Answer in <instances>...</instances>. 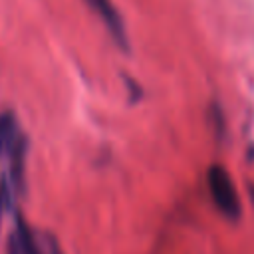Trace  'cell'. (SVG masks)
<instances>
[{"instance_id": "1", "label": "cell", "mask_w": 254, "mask_h": 254, "mask_svg": "<svg viewBox=\"0 0 254 254\" xmlns=\"http://www.w3.org/2000/svg\"><path fill=\"white\" fill-rule=\"evenodd\" d=\"M206 185L210 190V196L216 204V208L230 220H236L242 212L240 196L234 187V181L230 173L222 165H210L206 173Z\"/></svg>"}, {"instance_id": "2", "label": "cell", "mask_w": 254, "mask_h": 254, "mask_svg": "<svg viewBox=\"0 0 254 254\" xmlns=\"http://www.w3.org/2000/svg\"><path fill=\"white\" fill-rule=\"evenodd\" d=\"M89 6L93 8V12L99 16V20L105 24L107 32L111 34L113 42L123 50L129 52V38H127V30L123 24V18L119 14V10L115 8L113 0H87Z\"/></svg>"}, {"instance_id": "3", "label": "cell", "mask_w": 254, "mask_h": 254, "mask_svg": "<svg viewBox=\"0 0 254 254\" xmlns=\"http://www.w3.org/2000/svg\"><path fill=\"white\" fill-rule=\"evenodd\" d=\"M22 131L12 113H0V161H4L14 145L22 139Z\"/></svg>"}, {"instance_id": "4", "label": "cell", "mask_w": 254, "mask_h": 254, "mask_svg": "<svg viewBox=\"0 0 254 254\" xmlns=\"http://www.w3.org/2000/svg\"><path fill=\"white\" fill-rule=\"evenodd\" d=\"M8 254H24L22 248H20V242H18L16 234H12V236L8 238Z\"/></svg>"}, {"instance_id": "5", "label": "cell", "mask_w": 254, "mask_h": 254, "mask_svg": "<svg viewBox=\"0 0 254 254\" xmlns=\"http://www.w3.org/2000/svg\"><path fill=\"white\" fill-rule=\"evenodd\" d=\"M46 252H48V254H62V250H60L58 242H56L52 236H48V238H46Z\"/></svg>"}, {"instance_id": "6", "label": "cell", "mask_w": 254, "mask_h": 254, "mask_svg": "<svg viewBox=\"0 0 254 254\" xmlns=\"http://www.w3.org/2000/svg\"><path fill=\"white\" fill-rule=\"evenodd\" d=\"M248 189H250V198H252V202H254V185H248Z\"/></svg>"}]
</instances>
